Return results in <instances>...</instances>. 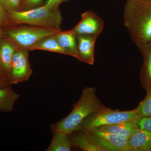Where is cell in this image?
Masks as SVG:
<instances>
[{
	"label": "cell",
	"mask_w": 151,
	"mask_h": 151,
	"mask_svg": "<svg viewBox=\"0 0 151 151\" xmlns=\"http://www.w3.org/2000/svg\"><path fill=\"white\" fill-rule=\"evenodd\" d=\"M123 19L138 48L151 42V0H127Z\"/></svg>",
	"instance_id": "obj_1"
},
{
	"label": "cell",
	"mask_w": 151,
	"mask_h": 151,
	"mask_svg": "<svg viewBox=\"0 0 151 151\" xmlns=\"http://www.w3.org/2000/svg\"><path fill=\"white\" fill-rule=\"evenodd\" d=\"M105 107L96 94V89L85 87L72 111L65 118L52 124V133L62 132L70 134L78 129L81 123L92 113Z\"/></svg>",
	"instance_id": "obj_2"
},
{
	"label": "cell",
	"mask_w": 151,
	"mask_h": 151,
	"mask_svg": "<svg viewBox=\"0 0 151 151\" xmlns=\"http://www.w3.org/2000/svg\"><path fill=\"white\" fill-rule=\"evenodd\" d=\"M62 23V15L58 8L51 9L44 5L37 8L12 12L6 14L4 25L3 27L27 24L61 30Z\"/></svg>",
	"instance_id": "obj_3"
},
{
	"label": "cell",
	"mask_w": 151,
	"mask_h": 151,
	"mask_svg": "<svg viewBox=\"0 0 151 151\" xmlns=\"http://www.w3.org/2000/svg\"><path fill=\"white\" fill-rule=\"evenodd\" d=\"M3 35L18 48L29 51L30 48L44 38L54 35L61 30L22 25L2 27Z\"/></svg>",
	"instance_id": "obj_4"
},
{
	"label": "cell",
	"mask_w": 151,
	"mask_h": 151,
	"mask_svg": "<svg viewBox=\"0 0 151 151\" xmlns=\"http://www.w3.org/2000/svg\"><path fill=\"white\" fill-rule=\"evenodd\" d=\"M139 117L140 116L135 109L131 111H121L112 110L105 106L88 116L76 130L93 129L101 126L132 121Z\"/></svg>",
	"instance_id": "obj_5"
},
{
	"label": "cell",
	"mask_w": 151,
	"mask_h": 151,
	"mask_svg": "<svg viewBox=\"0 0 151 151\" xmlns=\"http://www.w3.org/2000/svg\"><path fill=\"white\" fill-rule=\"evenodd\" d=\"M29 51L27 50L18 47L15 52L10 76V85L27 81L32 74L33 71L29 58Z\"/></svg>",
	"instance_id": "obj_6"
},
{
	"label": "cell",
	"mask_w": 151,
	"mask_h": 151,
	"mask_svg": "<svg viewBox=\"0 0 151 151\" xmlns=\"http://www.w3.org/2000/svg\"><path fill=\"white\" fill-rule=\"evenodd\" d=\"M104 21L94 12L87 11L81 14L78 24L72 29L76 35H87L98 37L104 28Z\"/></svg>",
	"instance_id": "obj_7"
},
{
	"label": "cell",
	"mask_w": 151,
	"mask_h": 151,
	"mask_svg": "<svg viewBox=\"0 0 151 151\" xmlns=\"http://www.w3.org/2000/svg\"><path fill=\"white\" fill-rule=\"evenodd\" d=\"M72 147L84 151H109L95 136L86 130H76L69 134Z\"/></svg>",
	"instance_id": "obj_8"
},
{
	"label": "cell",
	"mask_w": 151,
	"mask_h": 151,
	"mask_svg": "<svg viewBox=\"0 0 151 151\" xmlns=\"http://www.w3.org/2000/svg\"><path fill=\"white\" fill-rule=\"evenodd\" d=\"M92 133L98 142L109 151H130L128 138L96 129L86 130Z\"/></svg>",
	"instance_id": "obj_9"
},
{
	"label": "cell",
	"mask_w": 151,
	"mask_h": 151,
	"mask_svg": "<svg viewBox=\"0 0 151 151\" xmlns=\"http://www.w3.org/2000/svg\"><path fill=\"white\" fill-rule=\"evenodd\" d=\"M98 37L87 35H77V47L80 61L93 65L95 42Z\"/></svg>",
	"instance_id": "obj_10"
},
{
	"label": "cell",
	"mask_w": 151,
	"mask_h": 151,
	"mask_svg": "<svg viewBox=\"0 0 151 151\" xmlns=\"http://www.w3.org/2000/svg\"><path fill=\"white\" fill-rule=\"evenodd\" d=\"M17 48L13 42L3 35L0 40V68L9 79L13 57Z\"/></svg>",
	"instance_id": "obj_11"
},
{
	"label": "cell",
	"mask_w": 151,
	"mask_h": 151,
	"mask_svg": "<svg viewBox=\"0 0 151 151\" xmlns=\"http://www.w3.org/2000/svg\"><path fill=\"white\" fill-rule=\"evenodd\" d=\"M60 46L70 55L80 60L77 47V35L72 29L63 31L60 30L54 35Z\"/></svg>",
	"instance_id": "obj_12"
},
{
	"label": "cell",
	"mask_w": 151,
	"mask_h": 151,
	"mask_svg": "<svg viewBox=\"0 0 151 151\" xmlns=\"http://www.w3.org/2000/svg\"><path fill=\"white\" fill-rule=\"evenodd\" d=\"M139 129L137 123L132 120L101 126L94 129L129 138Z\"/></svg>",
	"instance_id": "obj_13"
},
{
	"label": "cell",
	"mask_w": 151,
	"mask_h": 151,
	"mask_svg": "<svg viewBox=\"0 0 151 151\" xmlns=\"http://www.w3.org/2000/svg\"><path fill=\"white\" fill-rule=\"evenodd\" d=\"M138 48L143 59L140 73L141 84L143 89L147 91L151 89V42Z\"/></svg>",
	"instance_id": "obj_14"
},
{
	"label": "cell",
	"mask_w": 151,
	"mask_h": 151,
	"mask_svg": "<svg viewBox=\"0 0 151 151\" xmlns=\"http://www.w3.org/2000/svg\"><path fill=\"white\" fill-rule=\"evenodd\" d=\"M130 151H151V132L139 129L128 138Z\"/></svg>",
	"instance_id": "obj_15"
},
{
	"label": "cell",
	"mask_w": 151,
	"mask_h": 151,
	"mask_svg": "<svg viewBox=\"0 0 151 151\" xmlns=\"http://www.w3.org/2000/svg\"><path fill=\"white\" fill-rule=\"evenodd\" d=\"M19 97V94L12 86L0 88V111L12 112L14 105Z\"/></svg>",
	"instance_id": "obj_16"
},
{
	"label": "cell",
	"mask_w": 151,
	"mask_h": 151,
	"mask_svg": "<svg viewBox=\"0 0 151 151\" xmlns=\"http://www.w3.org/2000/svg\"><path fill=\"white\" fill-rule=\"evenodd\" d=\"M52 139L47 151H70L72 148L69 134L62 132L52 133Z\"/></svg>",
	"instance_id": "obj_17"
},
{
	"label": "cell",
	"mask_w": 151,
	"mask_h": 151,
	"mask_svg": "<svg viewBox=\"0 0 151 151\" xmlns=\"http://www.w3.org/2000/svg\"><path fill=\"white\" fill-rule=\"evenodd\" d=\"M54 35L44 38L32 47L29 51L40 50L68 55L67 52L58 43Z\"/></svg>",
	"instance_id": "obj_18"
},
{
	"label": "cell",
	"mask_w": 151,
	"mask_h": 151,
	"mask_svg": "<svg viewBox=\"0 0 151 151\" xmlns=\"http://www.w3.org/2000/svg\"><path fill=\"white\" fill-rule=\"evenodd\" d=\"M135 109L140 117L151 116V89L147 90L145 97Z\"/></svg>",
	"instance_id": "obj_19"
},
{
	"label": "cell",
	"mask_w": 151,
	"mask_h": 151,
	"mask_svg": "<svg viewBox=\"0 0 151 151\" xmlns=\"http://www.w3.org/2000/svg\"><path fill=\"white\" fill-rule=\"evenodd\" d=\"M24 1V0H0L2 8L5 14V17L6 14L9 12L21 11Z\"/></svg>",
	"instance_id": "obj_20"
},
{
	"label": "cell",
	"mask_w": 151,
	"mask_h": 151,
	"mask_svg": "<svg viewBox=\"0 0 151 151\" xmlns=\"http://www.w3.org/2000/svg\"><path fill=\"white\" fill-rule=\"evenodd\" d=\"M139 129L151 132V116L140 117L134 120Z\"/></svg>",
	"instance_id": "obj_21"
},
{
	"label": "cell",
	"mask_w": 151,
	"mask_h": 151,
	"mask_svg": "<svg viewBox=\"0 0 151 151\" xmlns=\"http://www.w3.org/2000/svg\"><path fill=\"white\" fill-rule=\"evenodd\" d=\"M42 0H24L21 11L27 10L39 4Z\"/></svg>",
	"instance_id": "obj_22"
},
{
	"label": "cell",
	"mask_w": 151,
	"mask_h": 151,
	"mask_svg": "<svg viewBox=\"0 0 151 151\" xmlns=\"http://www.w3.org/2000/svg\"><path fill=\"white\" fill-rule=\"evenodd\" d=\"M10 86L9 79L0 68V88Z\"/></svg>",
	"instance_id": "obj_23"
},
{
	"label": "cell",
	"mask_w": 151,
	"mask_h": 151,
	"mask_svg": "<svg viewBox=\"0 0 151 151\" xmlns=\"http://www.w3.org/2000/svg\"><path fill=\"white\" fill-rule=\"evenodd\" d=\"M68 0H47L45 5L47 7L51 9L58 8L60 4Z\"/></svg>",
	"instance_id": "obj_24"
},
{
	"label": "cell",
	"mask_w": 151,
	"mask_h": 151,
	"mask_svg": "<svg viewBox=\"0 0 151 151\" xmlns=\"http://www.w3.org/2000/svg\"><path fill=\"white\" fill-rule=\"evenodd\" d=\"M5 21V14L3 11L1 2H0V25L3 26L4 24Z\"/></svg>",
	"instance_id": "obj_25"
},
{
	"label": "cell",
	"mask_w": 151,
	"mask_h": 151,
	"mask_svg": "<svg viewBox=\"0 0 151 151\" xmlns=\"http://www.w3.org/2000/svg\"><path fill=\"white\" fill-rule=\"evenodd\" d=\"M3 35V31L2 26L0 25V40L2 37Z\"/></svg>",
	"instance_id": "obj_26"
}]
</instances>
